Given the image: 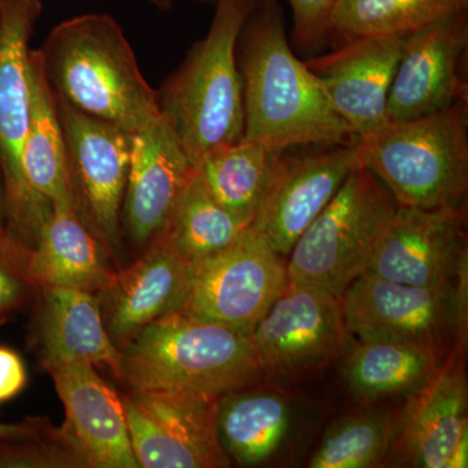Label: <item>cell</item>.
Returning <instances> with one entry per match:
<instances>
[{"mask_svg":"<svg viewBox=\"0 0 468 468\" xmlns=\"http://www.w3.org/2000/svg\"><path fill=\"white\" fill-rule=\"evenodd\" d=\"M29 120L23 151L27 187L52 207L72 203L57 100L36 50L29 55Z\"/></svg>","mask_w":468,"mask_h":468,"instance_id":"25","label":"cell"},{"mask_svg":"<svg viewBox=\"0 0 468 468\" xmlns=\"http://www.w3.org/2000/svg\"><path fill=\"white\" fill-rule=\"evenodd\" d=\"M57 100V98H55ZM73 207L86 228L116 257L132 133L57 100Z\"/></svg>","mask_w":468,"mask_h":468,"instance_id":"9","label":"cell"},{"mask_svg":"<svg viewBox=\"0 0 468 468\" xmlns=\"http://www.w3.org/2000/svg\"><path fill=\"white\" fill-rule=\"evenodd\" d=\"M397 208L389 190L360 165L295 242L286 261L288 282L341 297L368 272L375 246Z\"/></svg>","mask_w":468,"mask_h":468,"instance_id":"6","label":"cell"},{"mask_svg":"<svg viewBox=\"0 0 468 468\" xmlns=\"http://www.w3.org/2000/svg\"><path fill=\"white\" fill-rule=\"evenodd\" d=\"M243 138L277 150L356 141L318 79L292 51L276 0H260L237 41Z\"/></svg>","mask_w":468,"mask_h":468,"instance_id":"1","label":"cell"},{"mask_svg":"<svg viewBox=\"0 0 468 468\" xmlns=\"http://www.w3.org/2000/svg\"><path fill=\"white\" fill-rule=\"evenodd\" d=\"M66 420L55 437L79 467L137 468L124 405L90 363L48 367Z\"/></svg>","mask_w":468,"mask_h":468,"instance_id":"17","label":"cell"},{"mask_svg":"<svg viewBox=\"0 0 468 468\" xmlns=\"http://www.w3.org/2000/svg\"><path fill=\"white\" fill-rule=\"evenodd\" d=\"M192 277L193 263L159 233L143 257L101 292L112 340L122 345L144 325L180 313L189 297Z\"/></svg>","mask_w":468,"mask_h":468,"instance_id":"20","label":"cell"},{"mask_svg":"<svg viewBox=\"0 0 468 468\" xmlns=\"http://www.w3.org/2000/svg\"><path fill=\"white\" fill-rule=\"evenodd\" d=\"M388 464L418 468L468 466V392L463 346L408 396Z\"/></svg>","mask_w":468,"mask_h":468,"instance_id":"14","label":"cell"},{"mask_svg":"<svg viewBox=\"0 0 468 468\" xmlns=\"http://www.w3.org/2000/svg\"><path fill=\"white\" fill-rule=\"evenodd\" d=\"M441 360L436 351L418 345L358 340L345 354L343 375L356 399L374 403L417 392L433 377Z\"/></svg>","mask_w":468,"mask_h":468,"instance_id":"24","label":"cell"},{"mask_svg":"<svg viewBox=\"0 0 468 468\" xmlns=\"http://www.w3.org/2000/svg\"><path fill=\"white\" fill-rule=\"evenodd\" d=\"M246 228L215 199L194 172L159 233L185 260L196 263L232 245Z\"/></svg>","mask_w":468,"mask_h":468,"instance_id":"28","label":"cell"},{"mask_svg":"<svg viewBox=\"0 0 468 468\" xmlns=\"http://www.w3.org/2000/svg\"><path fill=\"white\" fill-rule=\"evenodd\" d=\"M0 16H2V0H0Z\"/></svg>","mask_w":468,"mask_h":468,"instance_id":"36","label":"cell"},{"mask_svg":"<svg viewBox=\"0 0 468 468\" xmlns=\"http://www.w3.org/2000/svg\"><path fill=\"white\" fill-rule=\"evenodd\" d=\"M37 421H23V423H0V441L12 440H32L38 435Z\"/></svg>","mask_w":468,"mask_h":468,"instance_id":"33","label":"cell"},{"mask_svg":"<svg viewBox=\"0 0 468 468\" xmlns=\"http://www.w3.org/2000/svg\"><path fill=\"white\" fill-rule=\"evenodd\" d=\"M27 248L8 232L0 233V315L16 306L24 294L23 261Z\"/></svg>","mask_w":468,"mask_h":468,"instance_id":"31","label":"cell"},{"mask_svg":"<svg viewBox=\"0 0 468 468\" xmlns=\"http://www.w3.org/2000/svg\"><path fill=\"white\" fill-rule=\"evenodd\" d=\"M467 207H401L385 226L368 272L401 284H451L468 267Z\"/></svg>","mask_w":468,"mask_h":468,"instance_id":"15","label":"cell"},{"mask_svg":"<svg viewBox=\"0 0 468 468\" xmlns=\"http://www.w3.org/2000/svg\"><path fill=\"white\" fill-rule=\"evenodd\" d=\"M263 375L294 380L343 356L349 341L340 295L289 282L251 335Z\"/></svg>","mask_w":468,"mask_h":468,"instance_id":"11","label":"cell"},{"mask_svg":"<svg viewBox=\"0 0 468 468\" xmlns=\"http://www.w3.org/2000/svg\"><path fill=\"white\" fill-rule=\"evenodd\" d=\"M467 8L468 0H341L328 43L335 48L360 37H406Z\"/></svg>","mask_w":468,"mask_h":468,"instance_id":"27","label":"cell"},{"mask_svg":"<svg viewBox=\"0 0 468 468\" xmlns=\"http://www.w3.org/2000/svg\"><path fill=\"white\" fill-rule=\"evenodd\" d=\"M292 418L291 403L282 393L243 388L218 399V439L230 461L257 466L282 448Z\"/></svg>","mask_w":468,"mask_h":468,"instance_id":"23","label":"cell"},{"mask_svg":"<svg viewBox=\"0 0 468 468\" xmlns=\"http://www.w3.org/2000/svg\"><path fill=\"white\" fill-rule=\"evenodd\" d=\"M43 0H2L0 16V165L7 196L8 232L32 249L54 207L37 198L23 172L29 120L30 41Z\"/></svg>","mask_w":468,"mask_h":468,"instance_id":"8","label":"cell"},{"mask_svg":"<svg viewBox=\"0 0 468 468\" xmlns=\"http://www.w3.org/2000/svg\"><path fill=\"white\" fill-rule=\"evenodd\" d=\"M7 230V196H5V175L0 165V233Z\"/></svg>","mask_w":468,"mask_h":468,"instance_id":"34","label":"cell"},{"mask_svg":"<svg viewBox=\"0 0 468 468\" xmlns=\"http://www.w3.org/2000/svg\"><path fill=\"white\" fill-rule=\"evenodd\" d=\"M362 165L358 141L318 151L282 150L251 226L282 257Z\"/></svg>","mask_w":468,"mask_h":468,"instance_id":"13","label":"cell"},{"mask_svg":"<svg viewBox=\"0 0 468 468\" xmlns=\"http://www.w3.org/2000/svg\"><path fill=\"white\" fill-rule=\"evenodd\" d=\"M341 0H289L292 42L302 52L316 54L328 46L329 27Z\"/></svg>","mask_w":468,"mask_h":468,"instance_id":"30","label":"cell"},{"mask_svg":"<svg viewBox=\"0 0 468 468\" xmlns=\"http://www.w3.org/2000/svg\"><path fill=\"white\" fill-rule=\"evenodd\" d=\"M468 15H452L406 36L387 104V122L417 119L468 101L462 63Z\"/></svg>","mask_w":468,"mask_h":468,"instance_id":"16","label":"cell"},{"mask_svg":"<svg viewBox=\"0 0 468 468\" xmlns=\"http://www.w3.org/2000/svg\"><path fill=\"white\" fill-rule=\"evenodd\" d=\"M282 150L245 140L209 151L197 175L243 227H250Z\"/></svg>","mask_w":468,"mask_h":468,"instance_id":"26","label":"cell"},{"mask_svg":"<svg viewBox=\"0 0 468 468\" xmlns=\"http://www.w3.org/2000/svg\"><path fill=\"white\" fill-rule=\"evenodd\" d=\"M41 343L46 368L67 363L107 366L119 374L122 351L104 322L94 292L43 288Z\"/></svg>","mask_w":468,"mask_h":468,"instance_id":"22","label":"cell"},{"mask_svg":"<svg viewBox=\"0 0 468 468\" xmlns=\"http://www.w3.org/2000/svg\"><path fill=\"white\" fill-rule=\"evenodd\" d=\"M349 335L362 341L418 345L443 356L467 338L468 267L451 284H401L366 272L341 295Z\"/></svg>","mask_w":468,"mask_h":468,"instance_id":"7","label":"cell"},{"mask_svg":"<svg viewBox=\"0 0 468 468\" xmlns=\"http://www.w3.org/2000/svg\"><path fill=\"white\" fill-rule=\"evenodd\" d=\"M36 51L57 100L132 134L159 115L156 91L111 15L61 21Z\"/></svg>","mask_w":468,"mask_h":468,"instance_id":"2","label":"cell"},{"mask_svg":"<svg viewBox=\"0 0 468 468\" xmlns=\"http://www.w3.org/2000/svg\"><path fill=\"white\" fill-rule=\"evenodd\" d=\"M260 0H218L205 38L156 91L160 115L194 168L209 151L236 144L245 132L237 41Z\"/></svg>","mask_w":468,"mask_h":468,"instance_id":"3","label":"cell"},{"mask_svg":"<svg viewBox=\"0 0 468 468\" xmlns=\"http://www.w3.org/2000/svg\"><path fill=\"white\" fill-rule=\"evenodd\" d=\"M146 2L156 5L158 8L165 9L171 7L172 3H174L175 0H146ZM193 2L206 3V5H215L218 0H193Z\"/></svg>","mask_w":468,"mask_h":468,"instance_id":"35","label":"cell"},{"mask_svg":"<svg viewBox=\"0 0 468 468\" xmlns=\"http://www.w3.org/2000/svg\"><path fill=\"white\" fill-rule=\"evenodd\" d=\"M218 399L172 390H131L122 397L138 467H229L218 439Z\"/></svg>","mask_w":468,"mask_h":468,"instance_id":"12","label":"cell"},{"mask_svg":"<svg viewBox=\"0 0 468 468\" xmlns=\"http://www.w3.org/2000/svg\"><path fill=\"white\" fill-rule=\"evenodd\" d=\"M27 369L16 351L0 346V403L11 401L27 385Z\"/></svg>","mask_w":468,"mask_h":468,"instance_id":"32","label":"cell"},{"mask_svg":"<svg viewBox=\"0 0 468 468\" xmlns=\"http://www.w3.org/2000/svg\"><path fill=\"white\" fill-rule=\"evenodd\" d=\"M23 263L26 279L43 288L103 292L117 275L109 250L82 223L72 203L55 206Z\"/></svg>","mask_w":468,"mask_h":468,"instance_id":"21","label":"cell"},{"mask_svg":"<svg viewBox=\"0 0 468 468\" xmlns=\"http://www.w3.org/2000/svg\"><path fill=\"white\" fill-rule=\"evenodd\" d=\"M358 141L362 165L401 207H466L468 101L402 122Z\"/></svg>","mask_w":468,"mask_h":468,"instance_id":"5","label":"cell"},{"mask_svg":"<svg viewBox=\"0 0 468 468\" xmlns=\"http://www.w3.org/2000/svg\"><path fill=\"white\" fill-rule=\"evenodd\" d=\"M194 172L174 131L160 113L132 134L122 233L135 245L153 241L168 223Z\"/></svg>","mask_w":468,"mask_h":468,"instance_id":"19","label":"cell"},{"mask_svg":"<svg viewBox=\"0 0 468 468\" xmlns=\"http://www.w3.org/2000/svg\"><path fill=\"white\" fill-rule=\"evenodd\" d=\"M399 414L368 411L338 420L310 461L313 468H371L387 463L399 435Z\"/></svg>","mask_w":468,"mask_h":468,"instance_id":"29","label":"cell"},{"mask_svg":"<svg viewBox=\"0 0 468 468\" xmlns=\"http://www.w3.org/2000/svg\"><path fill=\"white\" fill-rule=\"evenodd\" d=\"M286 284L285 257L250 226L224 250L193 263L189 297L180 313L251 337Z\"/></svg>","mask_w":468,"mask_h":468,"instance_id":"10","label":"cell"},{"mask_svg":"<svg viewBox=\"0 0 468 468\" xmlns=\"http://www.w3.org/2000/svg\"><path fill=\"white\" fill-rule=\"evenodd\" d=\"M406 37H360L304 61L356 140L387 122V104Z\"/></svg>","mask_w":468,"mask_h":468,"instance_id":"18","label":"cell"},{"mask_svg":"<svg viewBox=\"0 0 468 468\" xmlns=\"http://www.w3.org/2000/svg\"><path fill=\"white\" fill-rule=\"evenodd\" d=\"M131 390H172L221 399L251 387L261 371L250 335L176 313L144 325L120 347Z\"/></svg>","mask_w":468,"mask_h":468,"instance_id":"4","label":"cell"}]
</instances>
